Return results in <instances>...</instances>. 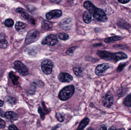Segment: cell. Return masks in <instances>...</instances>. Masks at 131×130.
Segmentation results:
<instances>
[{
  "instance_id": "1",
  "label": "cell",
  "mask_w": 131,
  "mask_h": 130,
  "mask_svg": "<svg viewBox=\"0 0 131 130\" xmlns=\"http://www.w3.org/2000/svg\"><path fill=\"white\" fill-rule=\"evenodd\" d=\"M84 7L92 15L94 18L99 22H105L107 17L104 10L96 7L91 2L86 1L84 3Z\"/></svg>"
},
{
  "instance_id": "2",
  "label": "cell",
  "mask_w": 131,
  "mask_h": 130,
  "mask_svg": "<svg viewBox=\"0 0 131 130\" xmlns=\"http://www.w3.org/2000/svg\"><path fill=\"white\" fill-rule=\"evenodd\" d=\"M97 54L102 59L112 61L114 63L117 62L119 60L126 59L128 58L127 54L121 52L112 53L105 50H99Z\"/></svg>"
},
{
  "instance_id": "3",
  "label": "cell",
  "mask_w": 131,
  "mask_h": 130,
  "mask_svg": "<svg viewBox=\"0 0 131 130\" xmlns=\"http://www.w3.org/2000/svg\"><path fill=\"white\" fill-rule=\"evenodd\" d=\"M74 92L75 88L73 85L66 86L60 92L59 98L61 100H66L72 97Z\"/></svg>"
},
{
  "instance_id": "4",
  "label": "cell",
  "mask_w": 131,
  "mask_h": 130,
  "mask_svg": "<svg viewBox=\"0 0 131 130\" xmlns=\"http://www.w3.org/2000/svg\"><path fill=\"white\" fill-rule=\"evenodd\" d=\"M53 62L50 59H46L41 63V68L42 71L46 75H50L53 70Z\"/></svg>"
},
{
  "instance_id": "5",
  "label": "cell",
  "mask_w": 131,
  "mask_h": 130,
  "mask_svg": "<svg viewBox=\"0 0 131 130\" xmlns=\"http://www.w3.org/2000/svg\"><path fill=\"white\" fill-rule=\"evenodd\" d=\"M40 33L37 30H34L28 32L26 38L25 42L27 44H30L37 41L39 37Z\"/></svg>"
},
{
  "instance_id": "6",
  "label": "cell",
  "mask_w": 131,
  "mask_h": 130,
  "mask_svg": "<svg viewBox=\"0 0 131 130\" xmlns=\"http://www.w3.org/2000/svg\"><path fill=\"white\" fill-rule=\"evenodd\" d=\"M14 65L15 69L21 75L26 76L28 75V69L22 62L20 61H15Z\"/></svg>"
},
{
  "instance_id": "7",
  "label": "cell",
  "mask_w": 131,
  "mask_h": 130,
  "mask_svg": "<svg viewBox=\"0 0 131 130\" xmlns=\"http://www.w3.org/2000/svg\"><path fill=\"white\" fill-rule=\"evenodd\" d=\"M58 42L57 38L55 35L50 34L43 39L41 44L43 45L47 44L50 46H54L57 44Z\"/></svg>"
},
{
  "instance_id": "8",
  "label": "cell",
  "mask_w": 131,
  "mask_h": 130,
  "mask_svg": "<svg viewBox=\"0 0 131 130\" xmlns=\"http://www.w3.org/2000/svg\"><path fill=\"white\" fill-rule=\"evenodd\" d=\"M111 65L107 63H104L98 65L95 68V73L97 75H101L104 73L108 69L111 68Z\"/></svg>"
},
{
  "instance_id": "9",
  "label": "cell",
  "mask_w": 131,
  "mask_h": 130,
  "mask_svg": "<svg viewBox=\"0 0 131 130\" xmlns=\"http://www.w3.org/2000/svg\"><path fill=\"white\" fill-rule=\"evenodd\" d=\"M62 14L63 12L61 10H52L46 14V17L47 20H50L60 17L62 16Z\"/></svg>"
},
{
  "instance_id": "10",
  "label": "cell",
  "mask_w": 131,
  "mask_h": 130,
  "mask_svg": "<svg viewBox=\"0 0 131 130\" xmlns=\"http://www.w3.org/2000/svg\"><path fill=\"white\" fill-rule=\"evenodd\" d=\"M60 26L63 30H68L71 28L73 21L71 18H66L62 20L60 23Z\"/></svg>"
},
{
  "instance_id": "11",
  "label": "cell",
  "mask_w": 131,
  "mask_h": 130,
  "mask_svg": "<svg viewBox=\"0 0 131 130\" xmlns=\"http://www.w3.org/2000/svg\"><path fill=\"white\" fill-rule=\"evenodd\" d=\"M114 99L111 95L107 94L105 95L102 98V104L104 107L109 108L113 105Z\"/></svg>"
},
{
  "instance_id": "12",
  "label": "cell",
  "mask_w": 131,
  "mask_h": 130,
  "mask_svg": "<svg viewBox=\"0 0 131 130\" xmlns=\"http://www.w3.org/2000/svg\"><path fill=\"white\" fill-rule=\"evenodd\" d=\"M58 79L62 82H69L73 79V78L71 75L68 73H62L58 76Z\"/></svg>"
},
{
  "instance_id": "13",
  "label": "cell",
  "mask_w": 131,
  "mask_h": 130,
  "mask_svg": "<svg viewBox=\"0 0 131 130\" xmlns=\"http://www.w3.org/2000/svg\"><path fill=\"white\" fill-rule=\"evenodd\" d=\"M15 28L18 32L23 33L25 32L27 30V25L23 22L18 21L15 24Z\"/></svg>"
},
{
  "instance_id": "14",
  "label": "cell",
  "mask_w": 131,
  "mask_h": 130,
  "mask_svg": "<svg viewBox=\"0 0 131 130\" xmlns=\"http://www.w3.org/2000/svg\"><path fill=\"white\" fill-rule=\"evenodd\" d=\"M5 117L7 119L12 120H16L18 118L17 113L13 111H8L5 114Z\"/></svg>"
},
{
  "instance_id": "15",
  "label": "cell",
  "mask_w": 131,
  "mask_h": 130,
  "mask_svg": "<svg viewBox=\"0 0 131 130\" xmlns=\"http://www.w3.org/2000/svg\"><path fill=\"white\" fill-rule=\"evenodd\" d=\"M89 123V119L88 118H85L80 122L77 130H83L88 125Z\"/></svg>"
},
{
  "instance_id": "16",
  "label": "cell",
  "mask_w": 131,
  "mask_h": 130,
  "mask_svg": "<svg viewBox=\"0 0 131 130\" xmlns=\"http://www.w3.org/2000/svg\"><path fill=\"white\" fill-rule=\"evenodd\" d=\"M16 11L17 13H19L21 15V16L27 20H29L30 19V16L27 11L23 8H17L16 10Z\"/></svg>"
},
{
  "instance_id": "17",
  "label": "cell",
  "mask_w": 131,
  "mask_h": 130,
  "mask_svg": "<svg viewBox=\"0 0 131 130\" xmlns=\"http://www.w3.org/2000/svg\"><path fill=\"white\" fill-rule=\"evenodd\" d=\"M43 109H42L41 108H39L38 110V112L39 114L40 115L41 118L42 120H44L45 118V115L48 113L49 111H48V110L46 108V107H45V105L44 103H43Z\"/></svg>"
},
{
  "instance_id": "18",
  "label": "cell",
  "mask_w": 131,
  "mask_h": 130,
  "mask_svg": "<svg viewBox=\"0 0 131 130\" xmlns=\"http://www.w3.org/2000/svg\"><path fill=\"white\" fill-rule=\"evenodd\" d=\"M83 18L85 23H89L92 21L91 14L89 11H86L84 13Z\"/></svg>"
},
{
  "instance_id": "19",
  "label": "cell",
  "mask_w": 131,
  "mask_h": 130,
  "mask_svg": "<svg viewBox=\"0 0 131 130\" xmlns=\"http://www.w3.org/2000/svg\"><path fill=\"white\" fill-rule=\"evenodd\" d=\"M9 75L13 84L16 85L18 84L19 77L17 76L13 72H10L9 73Z\"/></svg>"
},
{
  "instance_id": "20",
  "label": "cell",
  "mask_w": 131,
  "mask_h": 130,
  "mask_svg": "<svg viewBox=\"0 0 131 130\" xmlns=\"http://www.w3.org/2000/svg\"><path fill=\"white\" fill-rule=\"evenodd\" d=\"M122 39V37L119 36H115L111 37H108L106 38L105 40V42L106 43L111 42L115 41L120 40Z\"/></svg>"
},
{
  "instance_id": "21",
  "label": "cell",
  "mask_w": 131,
  "mask_h": 130,
  "mask_svg": "<svg viewBox=\"0 0 131 130\" xmlns=\"http://www.w3.org/2000/svg\"><path fill=\"white\" fill-rule=\"evenodd\" d=\"M73 71L78 77H81L83 75V71L80 67H74L73 68Z\"/></svg>"
},
{
  "instance_id": "22",
  "label": "cell",
  "mask_w": 131,
  "mask_h": 130,
  "mask_svg": "<svg viewBox=\"0 0 131 130\" xmlns=\"http://www.w3.org/2000/svg\"><path fill=\"white\" fill-rule=\"evenodd\" d=\"M42 26L44 30H48L52 27V24L49 21L44 20L42 23Z\"/></svg>"
},
{
  "instance_id": "23",
  "label": "cell",
  "mask_w": 131,
  "mask_h": 130,
  "mask_svg": "<svg viewBox=\"0 0 131 130\" xmlns=\"http://www.w3.org/2000/svg\"><path fill=\"white\" fill-rule=\"evenodd\" d=\"M8 43L4 37H0V48L5 49L7 48Z\"/></svg>"
},
{
  "instance_id": "24",
  "label": "cell",
  "mask_w": 131,
  "mask_h": 130,
  "mask_svg": "<svg viewBox=\"0 0 131 130\" xmlns=\"http://www.w3.org/2000/svg\"><path fill=\"white\" fill-rule=\"evenodd\" d=\"M57 36L60 39L63 40H67L69 39V36L65 33H60L57 35Z\"/></svg>"
},
{
  "instance_id": "25",
  "label": "cell",
  "mask_w": 131,
  "mask_h": 130,
  "mask_svg": "<svg viewBox=\"0 0 131 130\" xmlns=\"http://www.w3.org/2000/svg\"><path fill=\"white\" fill-rule=\"evenodd\" d=\"M124 103L126 106L131 107V95H128L124 100Z\"/></svg>"
},
{
  "instance_id": "26",
  "label": "cell",
  "mask_w": 131,
  "mask_h": 130,
  "mask_svg": "<svg viewBox=\"0 0 131 130\" xmlns=\"http://www.w3.org/2000/svg\"><path fill=\"white\" fill-rule=\"evenodd\" d=\"M5 25L8 27H11L14 24V21L12 19H7L5 21Z\"/></svg>"
},
{
  "instance_id": "27",
  "label": "cell",
  "mask_w": 131,
  "mask_h": 130,
  "mask_svg": "<svg viewBox=\"0 0 131 130\" xmlns=\"http://www.w3.org/2000/svg\"><path fill=\"white\" fill-rule=\"evenodd\" d=\"M56 117L57 119L58 120L60 121V122H63L64 121V117L60 113L58 112L56 114Z\"/></svg>"
},
{
  "instance_id": "28",
  "label": "cell",
  "mask_w": 131,
  "mask_h": 130,
  "mask_svg": "<svg viewBox=\"0 0 131 130\" xmlns=\"http://www.w3.org/2000/svg\"><path fill=\"white\" fill-rule=\"evenodd\" d=\"M77 46H74L73 47H71V48H69V49H68L66 51V53L68 55H71L72 54V53L74 52V51L77 48Z\"/></svg>"
},
{
  "instance_id": "29",
  "label": "cell",
  "mask_w": 131,
  "mask_h": 130,
  "mask_svg": "<svg viewBox=\"0 0 131 130\" xmlns=\"http://www.w3.org/2000/svg\"><path fill=\"white\" fill-rule=\"evenodd\" d=\"M126 63H121L118 67L117 69V71L118 72H120L123 69H124V67L126 66Z\"/></svg>"
},
{
  "instance_id": "30",
  "label": "cell",
  "mask_w": 131,
  "mask_h": 130,
  "mask_svg": "<svg viewBox=\"0 0 131 130\" xmlns=\"http://www.w3.org/2000/svg\"><path fill=\"white\" fill-rule=\"evenodd\" d=\"M126 90L124 89L123 88L122 89H120L118 91V95L119 97H122V96L124 95L125 94H126Z\"/></svg>"
},
{
  "instance_id": "31",
  "label": "cell",
  "mask_w": 131,
  "mask_h": 130,
  "mask_svg": "<svg viewBox=\"0 0 131 130\" xmlns=\"http://www.w3.org/2000/svg\"><path fill=\"white\" fill-rule=\"evenodd\" d=\"M5 126V123L2 119L0 118V129L4 128Z\"/></svg>"
},
{
  "instance_id": "32",
  "label": "cell",
  "mask_w": 131,
  "mask_h": 130,
  "mask_svg": "<svg viewBox=\"0 0 131 130\" xmlns=\"http://www.w3.org/2000/svg\"><path fill=\"white\" fill-rule=\"evenodd\" d=\"M9 130H19L16 126L14 125H10L8 127Z\"/></svg>"
},
{
  "instance_id": "33",
  "label": "cell",
  "mask_w": 131,
  "mask_h": 130,
  "mask_svg": "<svg viewBox=\"0 0 131 130\" xmlns=\"http://www.w3.org/2000/svg\"><path fill=\"white\" fill-rule=\"evenodd\" d=\"M130 1V0L129 1L128 0H120V1H118V2L121 4H125L128 3Z\"/></svg>"
},
{
  "instance_id": "34",
  "label": "cell",
  "mask_w": 131,
  "mask_h": 130,
  "mask_svg": "<svg viewBox=\"0 0 131 130\" xmlns=\"http://www.w3.org/2000/svg\"><path fill=\"white\" fill-rule=\"evenodd\" d=\"M99 130H107V127L105 126L102 127L100 128Z\"/></svg>"
},
{
  "instance_id": "35",
  "label": "cell",
  "mask_w": 131,
  "mask_h": 130,
  "mask_svg": "<svg viewBox=\"0 0 131 130\" xmlns=\"http://www.w3.org/2000/svg\"><path fill=\"white\" fill-rule=\"evenodd\" d=\"M4 102L2 101L1 100H0V107H2L4 105Z\"/></svg>"
},
{
  "instance_id": "36",
  "label": "cell",
  "mask_w": 131,
  "mask_h": 130,
  "mask_svg": "<svg viewBox=\"0 0 131 130\" xmlns=\"http://www.w3.org/2000/svg\"><path fill=\"white\" fill-rule=\"evenodd\" d=\"M3 115H4L5 116V114L3 113V111H2L1 110H0V115H1V116L3 117Z\"/></svg>"
},
{
  "instance_id": "37",
  "label": "cell",
  "mask_w": 131,
  "mask_h": 130,
  "mask_svg": "<svg viewBox=\"0 0 131 130\" xmlns=\"http://www.w3.org/2000/svg\"><path fill=\"white\" fill-rule=\"evenodd\" d=\"M108 130H116V129L114 127H112L110 128Z\"/></svg>"
},
{
  "instance_id": "38",
  "label": "cell",
  "mask_w": 131,
  "mask_h": 130,
  "mask_svg": "<svg viewBox=\"0 0 131 130\" xmlns=\"http://www.w3.org/2000/svg\"><path fill=\"white\" fill-rule=\"evenodd\" d=\"M87 130H94V129L92 128H88V129Z\"/></svg>"
},
{
  "instance_id": "39",
  "label": "cell",
  "mask_w": 131,
  "mask_h": 130,
  "mask_svg": "<svg viewBox=\"0 0 131 130\" xmlns=\"http://www.w3.org/2000/svg\"><path fill=\"white\" fill-rule=\"evenodd\" d=\"M118 130H125V129H124V128H121V129H118Z\"/></svg>"
},
{
  "instance_id": "40",
  "label": "cell",
  "mask_w": 131,
  "mask_h": 130,
  "mask_svg": "<svg viewBox=\"0 0 131 130\" xmlns=\"http://www.w3.org/2000/svg\"><path fill=\"white\" fill-rule=\"evenodd\" d=\"M129 130H131V129H129Z\"/></svg>"
},
{
  "instance_id": "41",
  "label": "cell",
  "mask_w": 131,
  "mask_h": 130,
  "mask_svg": "<svg viewBox=\"0 0 131 130\" xmlns=\"http://www.w3.org/2000/svg\"></svg>"
}]
</instances>
